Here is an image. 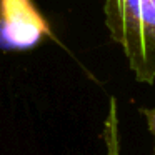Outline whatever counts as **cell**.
I'll return each instance as SVG.
<instances>
[{
  "label": "cell",
  "mask_w": 155,
  "mask_h": 155,
  "mask_svg": "<svg viewBox=\"0 0 155 155\" xmlns=\"http://www.w3.org/2000/svg\"><path fill=\"white\" fill-rule=\"evenodd\" d=\"M105 17L137 80L155 84V0H105Z\"/></svg>",
  "instance_id": "cell-1"
},
{
  "label": "cell",
  "mask_w": 155,
  "mask_h": 155,
  "mask_svg": "<svg viewBox=\"0 0 155 155\" xmlns=\"http://www.w3.org/2000/svg\"><path fill=\"white\" fill-rule=\"evenodd\" d=\"M45 24L28 0H2L0 48H30L40 40Z\"/></svg>",
  "instance_id": "cell-2"
},
{
  "label": "cell",
  "mask_w": 155,
  "mask_h": 155,
  "mask_svg": "<svg viewBox=\"0 0 155 155\" xmlns=\"http://www.w3.org/2000/svg\"><path fill=\"white\" fill-rule=\"evenodd\" d=\"M143 117L147 118L148 130L153 135V155H155V108L142 110ZM105 143H107V155H120V138H118V114L115 98L110 100V108L105 120Z\"/></svg>",
  "instance_id": "cell-3"
}]
</instances>
